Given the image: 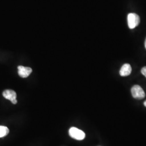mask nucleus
<instances>
[{
    "mask_svg": "<svg viewBox=\"0 0 146 146\" xmlns=\"http://www.w3.org/2000/svg\"><path fill=\"white\" fill-rule=\"evenodd\" d=\"M127 21L129 28L132 29L139 26L140 22V18L136 14L130 13L127 16Z\"/></svg>",
    "mask_w": 146,
    "mask_h": 146,
    "instance_id": "obj_1",
    "label": "nucleus"
},
{
    "mask_svg": "<svg viewBox=\"0 0 146 146\" xmlns=\"http://www.w3.org/2000/svg\"><path fill=\"white\" fill-rule=\"evenodd\" d=\"M69 134L71 137L77 140H82L86 136V134L83 131L75 127H72L70 128Z\"/></svg>",
    "mask_w": 146,
    "mask_h": 146,
    "instance_id": "obj_2",
    "label": "nucleus"
},
{
    "mask_svg": "<svg viewBox=\"0 0 146 146\" xmlns=\"http://www.w3.org/2000/svg\"><path fill=\"white\" fill-rule=\"evenodd\" d=\"M131 92L133 97L136 99H142L145 97L144 90L139 85H134L131 89Z\"/></svg>",
    "mask_w": 146,
    "mask_h": 146,
    "instance_id": "obj_3",
    "label": "nucleus"
},
{
    "mask_svg": "<svg viewBox=\"0 0 146 146\" xmlns=\"http://www.w3.org/2000/svg\"><path fill=\"white\" fill-rule=\"evenodd\" d=\"M3 96L4 98L6 99L10 100L12 104H17V101L16 100V93L13 90H10V89H7L5 90L3 92Z\"/></svg>",
    "mask_w": 146,
    "mask_h": 146,
    "instance_id": "obj_4",
    "label": "nucleus"
},
{
    "mask_svg": "<svg viewBox=\"0 0 146 146\" xmlns=\"http://www.w3.org/2000/svg\"><path fill=\"white\" fill-rule=\"evenodd\" d=\"M18 74L19 76L23 78H27L32 72L31 68L23 67L22 66L18 67Z\"/></svg>",
    "mask_w": 146,
    "mask_h": 146,
    "instance_id": "obj_5",
    "label": "nucleus"
},
{
    "mask_svg": "<svg viewBox=\"0 0 146 146\" xmlns=\"http://www.w3.org/2000/svg\"><path fill=\"white\" fill-rule=\"evenodd\" d=\"M131 66L128 63L124 64L121 68L120 75L121 76H127L131 74Z\"/></svg>",
    "mask_w": 146,
    "mask_h": 146,
    "instance_id": "obj_6",
    "label": "nucleus"
},
{
    "mask_svg": "<svg viewBox=\"0 0 146 146\" xmlns=\"http://www.w3.org/2000/svg\"><path fill=\"white\" fill-rule=\"evenodd\" d=\"M9 132V129L7 127L0 125V138L7 135Z\"/></svg>",
    "mask_w": 146,
    "mask_h": 146,
    "instance_id": "obj_7",
    "label": "nucleus"
},
{
    "mask_svg": "<svg viewBox=\"0 0 146 146\" xmlns=\"http://www.w3.org/2000/svg\"><path fill=\"white\" fill-rule=\"evenodd\" d=\"M141 73L146 78V67H144L142 68Z\"/></svg>",
    "mask_w": 146,
    "mask_h": 146,
    "instance_id": "obj_8",
    "label": "nucleus"
},
{
    "mask_svg": "<svg viewBox=\"0 0 146 146\" xmlns=\"http://www.w3.org/2000/svg\"><path fill=\"white\" fill-rule=\"evenodd\" d=\"M144 105H145V106L146 107V101H145V102H144Z\"/></svg>",
    "mask_w": 146,
    "mask_h": 146,
    "instance_id": "obj_9",
    "label": "nucleus"
},
{
    "mask_svg": "<svg viewBox=\"0 0 146 146\" xmlns=\"http://www.w3.org/2000/svg\"><path fill=\"white\" fill-rule=\"evenodd\" d=\"M145 48H146V40H145Z\"/></svg>",
    "mask_w": 146,
    "mask_h": 146,
    "instance_id": "obj_10",
    "label": "nucleus"
}]
</instances>
